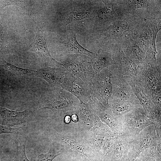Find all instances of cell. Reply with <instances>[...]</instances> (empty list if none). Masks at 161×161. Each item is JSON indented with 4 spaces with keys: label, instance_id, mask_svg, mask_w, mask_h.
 I'll return each mask as SVG.
<instances>
[{
    "label": "cell",
    "instance_id": "obj_8",
    "mask_svg": "<svg viewBox=\"0 0 161 161\" xmlns=\"http://www.w3.org/2000/svg\"><path fill=\"white\" fill-rule=\"evenodd\" d=\"M93 112L115 134H123L122 125L119 117L113 114L93 97L88 102Z\"/></svg>",
    "mask_w": 161,
    "mask_h": 161
},
{
    "label": "cell",
    "instance_id": "obj_4",
    "mask_svg": "<svg viewBox=\"0 0 161 161\" xmlns=\"http://www.w3.org/2000/svg\"><path fill=\"white\" fill-rule=\"evenodd\" d=\"M60 86L77 97L80 103H88L91 98L88 86L80 78L67 71Z\"/></svg>",
    "mask_w": 161,
    "mask_h": 161
},
{
    "label": "cell",
    "instance_id": "obj_10",
    "mask_svg": "<svg viewBox=\"0 0 161 161\" xmlns=\"http://www.w3.org/2000/svg\"><path fill=\"white\" fill-rule=\"evenodd\" d=\"M62 44L64 52L67 54H81L90 57L96 54V53L90 51L81 45L76 39V33L70 29H68L65 32Z\"/></svg>",
    "mask_w": 161,
    "mask_h": 161
},
{
    "label": "cell",
    "instance_id": "obj_15",
    "mask_svg": "<svg viewBox=\"0 0 161 161\" xmlns=\"http://www.w3.org/2000/svg\"><path fill=\"white\" fill-rule=\"evenodd\" d=\"M60 140L63 145L70 148L76 152L81 153L87 157H94L93 155L87 151L81 143L74 138L65 136L61 137Z\"/></svg>",
    "mask_w": 161,
    "mask_h": 161
},
{
    "label": "cell",
    "instance_id": "obj_29",
    "mask_svg": "<svg viewBox=\"0 0 161 161\" xmlns=\"http://www.w3.org/2000/svg\"><path fill=\"white\" fill-rule=\"evenodd\" d=\"M139 44L143 48H145L148 46V40L145 36H143L140 38L139 41Z\"/></svg>",
    "mask_w": 161,
    "mask_h": 161
},
{
    "label": "cell",
    "instance_id": "obj_5",
    "mask_svg": "<svg viewBox=\"0 0 161 161\" xmlns=\"http://www.w3.org/2000/svg\"><path fill=\"white\" fill-rule=\"evenodd\" d=\"M134 137L124 134L117 135L112 151L103 161H132Z\"/></svg>",
    "mask_w": 161,
    "mask_h": 161
},
{
    "label": "cell",
    "instance_id": "obj_11",
    "mask_svg": "<svg viewBox=\"0 0 161 161\" xmlns=\"http://www.w3.org/2000/svg\"><path fill=\"white\" fill-rule=\"evenodd\" d=\"M31 114V112L28 109L18 112L0 107V114L3 125L11 127L24 124L29 119Z\"/></svg>",
    "mask_w": 161,
    "mask_h": 161
},
{
    "label": "cell",
    "instance_id": "obj_28",
    "mask_svg": "<svg viewBox=\"0 0 161 161\" xmlns=\"http://www.w3.org/2000/svg\"><path fill=\"white\" fill-rule=\"evenodd\" d=\"M145 1L133 0L131 1V4L134 9H142L146 7L147 4Z\"/></svg>",
    "mask_w": 161,
    "mask_h": 161
},
{
    "label": "cell",
    "instance_id": "obj_7",
    "mask_svg": "<svg viewBox=\"0 0 161 161\" xmlns=\"http://www.w3.org/2000/svg\"><path fill=\"white\" fill-rule=\"evenodd\" d=\"M119 117L123 134L134 136L152 123L141 112L135 111Z\"/></svg>",
    "mask_w": 161,
    "mask_h": 161
},
{
    "label": "cell",
    "instance_id": "obj_26",
    "mask_svg": "<svg viewBox=\"0 0 161 161\" xmlns=\"http://www.w3.org/2000/svg\"><path fill=\"white\" fill-rule=\"evenodd\" d=\"M134 53L136 58L139 61H142L145 57L143 52L137 44H135L133 47Z\"/></svg>",
    "mask_w": 161,
    "mask_h": 161
},
{
    "label": "cell",
    "instance_id": "obj_35",
    "mask_svg": "<svg viewBox=\"0 0 161 161\" xmlns=\"http://www.w3.org/2000/svg\"><path fill=\"white\" fill-rule=\"evenodd\" d=\"M0 161H10V160L8 157H2L1 158Z\"/></svg>",
    "mask_w": 161,
    "mask_h": 161
},
{
    "label": "cell",
    "instance_id": "obj_6",
    "mask_svg": "<svg viewBox=\"0 0 161 161\" xmlns=\"http://www.w3.org/2000/svg\"><path fill=\"white\" fill-rule=\"evenodd\" d=\"M111 75L107 71L100 73L94 77L90 88L92 97H97L106 107L112 92Z\"/></svg>",
    "mask_w": 161,
    "mask_h": 161
},
{
    "label": "cell",
    "instance_id": "obj_19",
    "mask_svg": "<svg viewBox=\"0 0 161 161\" xmlns=\"http://www.w3.org/2000/svg\"><path fill=\"white\" fill-rule=\"evenodd\" d=\"M61 154V151H57L53 146H51L46 154L36 155L33 156L31 161H52Z\"/></svg>",
    "mask_w": 161,
    "mask_h": 161
},
{
    "label": "cell",
    "instance_id": "obj_17",
    "mask_svg": "<svg viewBox=\"0 0 161 161\" xmlns=\"http://www.w3.org/2000/svg\"><path fill=\"white\" fill-rule=\"evenodd\" d=\"M0 66L18 75H23L31 74V70L19 67L9 63L1 56H0Z\"/></svg>",
    "mask_w": 161,
    "mask_h": 161
},
{
    "label": "cell",
    "instance_id": "obj_34",
    "mask_svg": "<svg viewBox=\"0 0 161 161\" xmlns=\"http://www.w3.org/2000/svg\"><path fill=\"white\" fill-rule=\"evenodd\" d=\"M71 120V117L69 115H66L64 117V120L66 123H69Z\"/></svg>",
    "mask_w": 161,
    "mask_h": 161
},
{
    "label": "cell",
    "instance_id": "obj_32",
    "mask_svg": "<svg viewBox=\"0 0 161 161\" xmlns=\"http://www.w3.org/2000/svg\"><path fill=\"white\" fill-rule=\"evenodd\" d=\"M82 161H99L95 158L91 157H87L84 155H82Z\"/></svg>",
    "mask_w": 161,
    "mask_h": 161
},
{
    "label": "cell",
    "instance_id": "obj_9",
    "mask_svg": "<svg viewBox=\"0 0 161 161\" xmlns=\"http://www.w3.org/2000/svg\"><path fill=\"white\" fill-rule=\"evenodd\" d=\"M29 50L38 54L43 59L47 67H63L60 62L55 60L51 55L42 32L39 30H38L35 39L30 46Z\"/></svg>",
    "mask_w": 161,
    "mask_h": 161
},
{
    "label": "cell",
    "instance_id": "obj_22",
    "mask_svg": "<svg viewBox=\"0 0 161 161\" xmlns=\"http://www.w3.org/2000/svg\"><path fill=\"white\" fill-rule=\"evenodd\" d=\"M111 108L117 115H120L131 109V105L129 103L123 102L116 101L111 104Z\"/></svg>",
    "mask_w": 161,
    "mask_h": 161
},
{
    "label": "cell",
    "instance_id": "obj_21",
    "mask_svg": "<svg viewBox=\"0 0 161 161\" xmlns=\"http://www.w3.org/2000/svg\"><path fill=\"white\" fill-rule=\"evenodd\" d=\"M16 141V151L13 161H30L25 153L26 142L22 141Z\"/></svg>",
    "mask_w": 161,
    "mask_h": 161
},
{
    "label": "cell",
    "instance_id": "obj_23",
    "mask_svg": "<svg viewBox=\"0 0 161 161\" xmlns=\"http://www.w3.org/2000/svg\"><path fill=\"white\" fill-rule=\"evenodd\" d=\"M27 1L6 0L0 1V7L3 8L10 5H15L21 7H25L27 2Z\"/></svg>",
    "mask_w": 161,
    "mask_h": 161
},
{
    "label": "cell",
    "instance_id": "obj_3",
    "mask_svg": "<svg viewBox=\"0 0 161 161\" xmlns=\"http://www.w3.org/2000/svg\"><path fill=\"white\" fill-rule=\"evenodd\" d=\"M160 143H161V139L157 137L154 126L151 124L148 126L134 137L132 161H135L144 150Z\"/></svg>",
    "mask_w": 161,
    "mask_h": 161
},
{
    "label": "cell",
    "instance_id": "obj_25",
    "mask_svg": "<svg viewBox=\"0 0 161 161\" xmlns=\"http://www.w3.org/2000/svg\"><path fill=\"white\" fill-rule=\"evenodd\" d=\"M21 127L13 128L11 127L0 125V134L4 133L18 134Z\"/></svg>",
    "mask_w": 161,
    "mask_h": 161
},
{
    "label": "cell",
    "instance_id": "obj_1",
    "mask_svg": "<svg viewBox=\"0 0 161 161\" xmlns=\"http://www.w3.org/2000/svg\"><path fill=\"white\" fill-rule=\"evenodd\" d=\"M61 63L67 71L80 78L90 88L95 74L90 57L81 54H66Z\"/></svg>",
    "mask_w": 161,
    "mask_h": 161
},
{
    "label": "cell",
    "instance_id": "obj_31",
    "mask_svg": "<svg viewBox=\"0 0 161 161\" xmlns=\"http://www.w3.org/2000/svg\"><path fill=\"white\" fill-rule=\"evenodd\" d=\"M4 38L3 27L1 24L0 23V51L2 49Z\"/></svg>",
    "mask_w": 161,
    "mask_h": 161
},
{
    "label": "cell",
    "instance_id": "obj_13",
    "mask_svg": "<svg viewBox=\"0 0 161 161\" xmlns=\"http://www.w3.org/2000/svg\"><path fill=\"white\" fill-rule=\"evenodd\" d=\"M92 12L88 6H77L66 16L63 21V25H66L74 21L89 18Z\"/></svg>",
    "mask_w": 161,
    "mask_h": 161
},
{
    "label": "cell",
    "instance_id": "obj_30",
    "mask_svg": "<svg viewBox=\"0 0 161 161\" xmlns=\"http://www.w3.org/2000/svg\"><path fill=\"white\" fill-rule=\"evenodd\" d=\"M129 69L132 72H134L136 70V65L131 61L129 60L126 62Z\"/></svg>",
    "mask_w": 161,
    "mask_h": 161
},
{
    "label": "cell",
    "instance_id": "obj_27",
    "mask_svg": "<svg viewBox=\"0 0 161 161\" xmlns=\"http://www.w3.org/2000/svg\"><path fill=\"white\" fill-rule=\"evenodd\" d=\"M146 78L149 85L152 88H155L157 85V82L154 76L151 73L147 72L146 74Z\"/></svg>",
    "mask_w": 161,
    "mask_h": 161
},
{
    "label": "cell",
    "instance_id": "obj_24",
    "mask_svg": "<svg viewBox=\"0 0 161 161\" xmlns=\"http://www.w3.org/2000/svg\"><path fill=\"white\" fill-rule=\"evenodd\" d=\"M117 94L122 99H128L130 97L129 93L126 87L122 85L118 86L117 89Z\"/></svg>",
    "mask_w": 161,
    "mask_h": 161
},
{
    "label": "cell",
    "instance_id": "obj_14",
    "mask_svg": "<svg viewBox=\"0 0 161 161\" xmlns=\"http://www.w3.org/2000/svg\"><path fill=\"white\" fill-rule=\"evenodd\" d=\"M161 144L144 150L137 158L139 161H161Z\"/></svg>",
    "mask_w": 161,
    "mask_h": 161
},
{
    "label": "cell",
    "instance_id": "obj_12",
    "mask_svg": "<svg viewBox=\"0 0 161 161\" xmlns=\"http://www.w3.org/2000/svg\"><path fill=\"white\" fill-rule=\"evenodd\" d=\"M66 71L64 67H47L38 70H31V75L42 78L50 84L60 86Z\"/></svg>",
    "mask_w": 161,
    "mask_h": 161
},
{
    "label": "cell",
    "instance_id": "obj_33",
    "mask_svg": "<svg viewBox=\"0 0 161 161\" xmlns=\"http://www.w3.org/2000/svg\"><path fill=\"white\" fill-rule=\"evenodd\" d=\"M71 119L74 122H76L78 121V118L77 114L74 113L72 114L71 117Z\"/></svg>",
    "mask_w": 161,
    "mask_h": 161
},
{
    "label": "cell",
    "instance_id": "obj_2",
    "mask_svg": "<svg viewBox=\"0 0 161 161\" xmlns=\"http://www.w3.org/2000/svg\"><path fill=\"white\" fill-rule=\"evenodd\" d=\"M80 103L72 94L63 89L60 86L46 94L41 104V109H49L62 111L77 109Z\"/></svg>",
    "mask_w": 161,
    "mask_h": 161
},
{
    "label": "cell",
    "instance_id": "obj_16",
    "mask_svg": "<svg viewBox=\"0 0 161 161\" xmlns=\"http://www.w3.org/2000/svg\"><path fill=\"white\" fill-rule=\"evenodd\" d=\"M90 58L95 73L100 72L110 64L111 59L106 54L101 53L98 55L96 54L94 56Z\"/></svg>",
    "mask_w": 161,
    "mask_h": 161
},
{
    "label": "cell",
    "instance_id": "obj_20",
    "mask_svg": "<svg viewBox=\"0 0 161 161\" xmlns=\"http://www.w3.org/2000/svg\"><path fill=\"white\" fill-rule=\"evenodd\" d=\"M128 26V23L126 21H117L106 29V32L110 35H120L126 30Z\"/></svg>",
    "mask_w": 161,
    "mask_h": 161
},
{
    "label": "cell",
    "instance_id": "obj_18",
    "mask_svg": "<svg viewBox=\"0 0 161 161\" xmlns=\"http://www.w3.org/2000/svg\"><path fill=\"white\" fill-rule=\"evenodd\" d=\"M105 5L98 10L97 14L98 17L102 19H108L114 16V10L113 4L109 1H103Z\"/></svg>",
    "mask_w": 161,
    "mask_h": 161
}]
</instances>
